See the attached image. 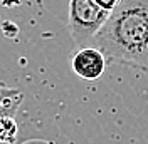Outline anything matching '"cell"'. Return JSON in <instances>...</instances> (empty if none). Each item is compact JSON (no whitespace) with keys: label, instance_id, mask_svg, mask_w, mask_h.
Returning <instances> with one entry per match:
<instances>
[{"label":"cell","instance_id":"5","mask_svg":"<svg viewBox=\"0 0 148 144\" xmlns=\"http://www.w3.org/2000/svg\"><path fill=\"white\" fill-rule=\"evenodd\" d=\"M17 96H20V92L15 89H7V87H0V106L9 102V101L15 99Z\"/></svg>","mask_w":148,"mask_h":144},{"label":"cell","instance_id":"6","mask_svg":"<svg viewBox=\"0 0 148 144\" xmlns=\"http://www.w3.org/2000/svg\"><path fill=\"white\" fill-rule=\"evenodd\" d=\"M94 2H96L103 10H106V12H110V14H111V12L116 9L123 0H94Z\"/></svg>","mask_w":148,"mask_h":144},{"label":"cell","instance_id":"2","mask_svg":"<svg viewBox=\"0 0 148 144\" xmlns=\"http://www.w3.org/2000/svg\"><path fill=\"white\" fill-rule=\"evenodd\" d=\"M110 12L103 10L94 0H69V32L79 49L89 47L98 32L106 24Z\"/></svg>","mask_w":148,"mask_h":144},{"label":"cell","instance_id":"3","mask_svg":"<svg viewBox=\"0 0 148 144\" xmlns=\"http://www.w3.org/2000/svg\"><path fill=\"white\" fill-rule=\"evenodd\" d=\"M71 67L84 81H96L106 71V55L96 47H83L73 54Z\"/></svg>","mask_w":148,"mask_h":144},{"label":"cell","instance_id":"4","mask_svg":"<svg viewBox=\"0 0 148 144\" xmlns=\"http://www.w3.org/2000/svg\"><path fill=\"white\" fill-rule=\"evenodd\" d=\"M22 102V94L0 106V143H14L17 136L15 112Z\"/></svg>","mask_w":148,"mask_h":144},{"label":"cell","instance_id":"1","mask_svg":"<svg viewBox=\"0 0 148 144\" xmlns=\"http://www.w3.org/2000/svg\"><path fill=\"white\" fill-rule=\"evenodd\" d=\"M111 60L148 67V0H123L94 39Z\"/></svg>","mask_w":148,"mask_h":144}]
</instances>
